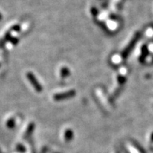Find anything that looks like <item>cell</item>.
Wrapping results in <instances>:
<instances>
[{
	"instance_id": "cell-4",
	"label": "cell",
	"mask_w": 153,
	"mask_h": 153,
	"mask_svg": "<svg viewBox=\"0 0 153 153\" xmlns=\"http://www.w3.org/2000/svg\"><path fill=\"white\" fill-rule=\"evenodd\" d=\"M2 15L0 14V20H2Z\"/></svg>"
},
{
	"instance_id": "cell-2",
	"label": "cell",
	"mask_w": 153,
	"mask_h": 153,
	"mask_svg": "<svg viewBox=\"0 0 153 153\" xmlns=\"http://www.w3.org/2000/svg\"><path fill=\"white\" fill-rule=\"evenodd\" d=\"M74 94V91H69V92L66 93V94H63V95H56L55 96V99H57V100H59V99H62L63 98H69V97L72 96Z\"/></svg>"
},
{
	"instance_id": "cell-5",
	"label": "cell",
	"mask_w": 153,
	"mask_h": 153,
	"mask_svg": "<svg viewBox=\"0 0 153 153\" xmlns=\"http://www.w3.org/2000/svg\"><path fill=\"white\" fill-rule=\"evenodd\" d=\"M0 153H2V152H1V151H0Z\"/></svg>"
},
{
	"instance_id": "cell-3",
	"label": "cell",
	"mask_w": 153,
	"mask_h": 153,
	"mask_svg": "<svg viewBox=\"0 0 153 153\" xmlns=\"http://www.w3.org/2000/svg\"><path fill=\"white\" fill-rule=\"evenodd\" d=\"M6 126L9 128H13V127L15 126V120L14 119H10L7 121V123H6Z\"/></svg>"
},
{
	"instance_id": "cell-1",
	"label": "cell",
	"mask_w": 153,
	"mask_h": 153,
	"mask_svg": "<svg viewBox=\"0 0 153 153\" xmlns=\"http://www.w3.org/2000/svg\"><path fill=\"white\" fill-rule=\"evenodd\" d=\"M27 76L28 77V79L30 80V83L32 84L33 86L36 88L37 91H41L42 90V88H41V85H39V84L38 83V81H36V78L33 76L32 74H30V73H28V74H27Z\"/></svg>"
}]
</instances>
